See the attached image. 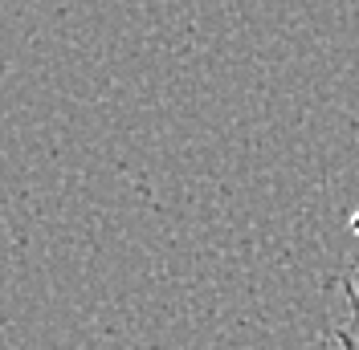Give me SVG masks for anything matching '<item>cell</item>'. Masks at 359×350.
<instances>
[{"mask_svg": "<svg viewBox=\"0 0 359 350\" xmlns=\"http://www.w3.org/2000/svg\"><path fill=\"white\" fill-rule=\"evenodd\" d=\"M343 322L335 326V346L339 350H359V261H351V269L343 273Z\"/></svg>", "mask_w": 359, "mask_h": 350, "instance_id": "obj_1", "label": "cell"}, {"mask_svg": "<svg viewBox=\"0 0 359 350\" xmlns=\"http://www.w3.org/2000/svg\"><path fill=\"white\" fill-rule=\"evenodd\" d=\"M351 232H355V237H359V212H355V216H351Z\"/></svg>", "mask_w": 359, "mask_h": 350, "instance_id": "obj_2", "label": "cell"}]
</instances>
